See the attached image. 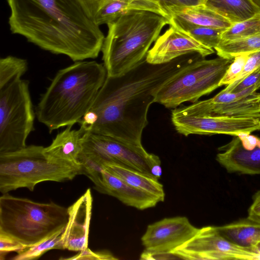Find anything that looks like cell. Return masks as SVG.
Listing matches in <instances>:
<instances>
[{
	"mask_svg": "<svg viewBox=\"0 0 260 260\" xmlns=\"http://www.w3.org/2000/svg\"><path fill=\"white\" fill-rule=\"evenodd\" d=\"M10 28L40 48L74 62L96 58L105 36L98 0H7Z\"/></svg>",
	"mask_w": 260,
	"mask_h": 260,
	"instance_id": "cell-1",
	"label": "cell"
},
{
	"mask_svg": "<svg viewBox=\"0 0 260 260\" xmlns=\"http://www.w3.org/2000/svg\"><path fill=\"white\" fill-rule=\"evenodd\" d=\"M200 57L197 53L189 54L157 65L149 63L145 58L123 75L107 76L89 110L94 114L95 122L86 132L142 145L148 110L154 103L157 91L171 77Z\"/></svg>",
	"mask_w": 260,
	"mask_h": 260,
	"instance_id": "cell-2",
	"label": "cell"
},
{
	"mask_svg": "<svg viewBox=\"0 0 260 260\" xmlns=\"http://www.w3.org/2000/svg\"><path fill=\"white\" fill-rule=\"evenodd\" d=\"M107 76L103 63L79 61L59 70L36 108L38 121L49 132L80 123L91 108Z\"/></svg>",
	"mask_w": 260,
	"mask_h": 260,
	"instance_id": "cell-3",
	"label": "cell"
},
{
	"mask_svg": "<svg viewBox=\"0 0 260 260\" xmlns=\"http://www.w3.org/2000/svg\"><path fill=\"white\" fill-rule=\"evenodd\" d=\"M168 18L149 10H132L107 25L101 52L107 76L123 75L141 63Z\"/></svg>",
	"mask_w": 260,
	"mask_h": 260,
	"instance_id": "cell-4",
	"label": "cell"
},
{
	"mask_svg": "<svg viewBox=\"0 0 260 260\" xmlns=\"http://www.w3.org/2000/svg\"><path fill=\"white\" fill-rule=\"evenodd\" d=\"M68 219V208L54 202L39 203L8 193L0 197V232L25 246L64 228Z\"/></svg>",
	"mask_w": 260,
	"mask_h": 260,
	"instance_id": "cell-5",
	"label": "cell"
},
{
	"mask_svg": "<svg viewBox=\"0 0 260 260\" xmlns=\"http://www.w3.org/2000/svg\"><path fill=\"white\" fill-rule=\"evenodd\" d=\"M83 174L82 164L49 158L44 147L30 145L19 150L0 154V192L7 193L20 188L32 191L44 181L63 182Z\"/></svg>",
	"mask_w": 260,
	"mask_h": 260,
	"instance_id": "cell-6",
	"label": "cell"
},
{
	"mask_svg": "<svg viewBox=\"0 0 260 260\" xmlns=\"http://www.w3.org/2000/svg\"><path fill=\"white\" fill-rule=\"evenodd\" d=\"M201 57L183 68L157 91L154 103L176 108L185 102L194 103L217 89L233 59Z\"/></svg>",
	"mask_w": 260,
	"mask_h": 260,
	"instance_id": "cell-7",
	"label": "cell"
},
{
	"mask_svg": "<svg viewBox=\"0 0 260 260\" xmlns=\"http://www.w3.org/2000/svg\"><path fill=\"white\" fill-rule=\"evenodd\" d=\"M35 118L28 80L21 78L0 89V154L27 146Z\"/></svg>",
	"mask_w": 260,
	"mask_h": 260,
	"instance_id": "cell-8",
	"label": "cell"
},
{
	"mask_svg": "<svg viewBox=\"0 0 260 260\" xmlns=\"http://www.w3.org/2000/svg\"><path fill=\"white\" fill-rule=\"evenodd\" d=\"M78 160L82 165L101 166L107 163L116 164L153 178L151 167L161 164L159 157L148 152L142 145L128 144L89 132H85L83 135L82 149Z\"/></svg>",
	"mask_w": 260,
	"mask_h": 260,
	"instance_id": "cell-9",
	"label": "cell"
},
{
	"mask_svg": "<svg viewBox=\"0 0 260 260\" xmlns=\"http://www.w3.org/2000/svg\"><path fill=\"white\" fill-rule=\"evenodd\" d=\"M171 253L184 259L260 260L257 253L224 238L215 226L200 228L191 239Z\"/></svg>",
	"mask_w": 260,
	"mask_h": 260,
	"instance_id": "cell-10",
	"label": "cell"
},
{
	"mask_svg": "<svg viewBox=\"0 0 260 260\" xmlns=\"http://www.w3.org/2000/svg\"><path fill=\"white\" fill-rule=\"evenodd\" d=\"M260 87L254 85L237 92L222 90L212 98L175 108L193 116H252L260 118Z\"/></svg>",
	"mask_w": 260,
	"mask_h": 260,
	"instance_id": "cell-11",
	"label": "cell"
},
{
	"mask_svg": "<svg viewBox=\"0 0 260 260\" xmlns=\"http://www.w3.org/2000/svg\"><path fill=\"white\" fill-rule=\"evenodd\" d=\"M171 121L176 131L189 135L226 134L232 136L260 131V118L252 116H193L172 110Z\"/></svg>",
	"mask_w": 260,
	"mask_h": 260,
	"instance_id": "cell-12",
	"label": "cell"
},
{
	"mask_svg": "<svg viewBox=\"0 0 260 260\" xmlns=\"http://www.w3.org/2000/svg\"><path fill=\"white\" fill-rule=\"evenodd\" d=\"M199 229L185 216L165 218L148 225L141 241L149 252L171 253L191 239Z\"/></svg>",
	"mask_w": 260,
	"mask_h": 260,
	"instance_id": "cell-13",
	"label": "cell"
},
{
	"mask_svg": "<svg viewBox=\"0 0 260 260\" xmlns=\"http://www.w3.org/2000/svg\"><path fill=\"white\" fill-rule=\"evenodd\" d=\"M82 171L83 175L93 183L95 190L112 196L127 206L144 210L160 202L156 197L128 184L102 166L84 165Z\"/></svg>",
	"mask_w": 260,
	"mask_h": 260,
	"instance_id": "cell-14",
	"label": "cell"
},
{
	"mask_svg": "<svg viewBox=\"0 0 260 260\" xmlns=\"http://www.w3.org/2000/svg\"><path fill=\"white\" fill-rule=\"evenodd\" d=\"M216 160L228 172L260 174V138L250 134L234 136L218 148Z\"/></svg>",
	"mask_w": 260,
	"mask_h": 260,
	"instance_id": "cell-15",
	"label": "cell"
},
{
	"mask_svg": "<svg viewBox=\"0 0 260 260\" xmlns=\"http://www.w3.org/2000/svg\"><path fill=\"white\" fill-rule=\"evenodd\" d=\"M214 53L184 31L172 25L159 36L147 52L146 60L152 64L169 63L181 56L197 53L202 57Z\"/></svg>",
	"mask_w": 260,
	"mask_h": 260,
	"instance_id": "cell-16",
	"label": "cell"
},
{
	"mask_svg": "<svg viewBox=\"0 0 260 260\" xmlns=\"http://www.w3.org/2000/svg\"><path fill=\"white\" fill-rule=\"evenodd\" d=\"M92 202L88 188L68 208V221L62 236L64 249L79 252L88 247Z\"/></svg>",
	"mask_w": 260,
	"mask_h": 260,
	"instance_id": "cell-17",
	"label": "cell"
},
{
	"mask_svg": "<svg viewBox=\"0 0 260 260\" xmlns=\"http://www.w3.org/2000/svg\"><path fill=\"white\" fill-rule=\"evenodd\" d=\"M170 25L183 31L196 26L227 29L232 23L204 5L192 7L171 6L162 8Z\"/></svg>",
	"mask_w": 260,
	"mask_h": 260,
	"instance_id": "cell-18",
	"label": "cell"
},
{
	"mask_svg": "<svg viewBox=\"0 0 260 260\" xmlns=\"http://www.w3.org/2000/svg\"><path fill=\"white\" fill-rule=\"evenodd\" d=\"M67 126L59 133L51 143L44 147L45 154L51 159L73 164H81L78 160L82 149L83 135L85 131Z\"/></svg>",
	"mask_w": 260,
	"mask_h": 260,
	"instance_id": "cell-19",
	"label": "cell"
},
{
	"mask_svg": "<svg viewBox=\"0 0 260 260\" xmlns=\"http://www.w3.org/2000/svg\"><path fill=\"white\" fill-rule=\"evenodd\" d=\"M216 228L231 243L250 250L260 240V223L248 217Z\"/></svg>",
	"mask_w": 260,
	"mask_h": 260,
	"instance_id": "cell-20",
	"label": "cell"
},
{
	"mask_svg": "<svg viewBox=\"0 0 260 260\" xmlns=\"http://www.w3.org/2000/svg\"><path fill=\"white\" fill-rule=\"evenodd\" d=\"M101 166L128 184L156 197L160 202L164 201L163 185L157 179L116 164L107 163Z\"/></svg>",
	"mask_w": 260,
	"mask_h": 260,
	"instance_id": "cell-21",
	"label": "cell"
},
{
	"mask_svg": "<svg viewBox=\"0 0 260 260\" xmlns=\"http://www.w3.org/2000/svg\"><path fill=\"white\" fill-rule=\"evenodd\" d=\"M132 10H149L165 16L164 12L157 4L148 0H110L98 10L96 22L99 26L108 25Z\"/></svg>",
	"mask_w": 260,
	"mask_h": 260,
	"instance_id": "cell-22",
	"label": "cell"
},
{
	"mask_svg": "<svg viewBox=\"0 0 260 260\" xmlns=\"http://www.w3.org/2000/svg\"><path fill=\"white\" fill-rule=\"evenodd\" d=\"M204 6L232 24L248 19L260 13L253 0H207Z\"/></svg>",
	"mask_w": 260,
	"mask_h": 260,
	"instance_id": "cell-23",
	"label": "cell"
},
{
	"mask_svg": "<svg viewBox=\"0 0 260 260\" xmlns=\"http://www.w3.org/2000/svg\"><path fill=\"white\" fill-rule=\"evenodd\" d=\"M214 50L219 57L229 59L260 51V34L238 39L221 41Z\"/></svg>",
	"mask_w": 260,
	"mask_h": 260,
	"instance_id": "cell-24",
	"label": "cell"
},
{
	"mask_svg": "<svg viewBox=\"0 0 260 260\" xmlns=\"http://www.w3.org/2000/svg\"><path fill=\"white\" fill-rule=\"evenodd\" d=\"M62 229L43 240L30 246H26L17 252L13 260H32L37 259L51 249H64L62 236L64 231Z\"/></svg>",
	"mask_w": 260,
	"mask_h": 260,
	"instance_id": "cell-25",
	"label": "cell"
},
{
	"mask_svg": "<svg viewBox=\"0 0 260 260\" xmlns=\"http://www.w3.org/2000/svg\"><path fill=\"white\" fill-rule=\"evenodd\" d=\"M28 70V62L25 59L7 56L0 59V89L12 82L21 79Z\"/></svg>",
	"mask_w": 260,
	"mask_h": 260,
	"instance_id": "cell-26",
	"label": "cell"
},
{
	"mask_svg": "<svg viewBox=\"0 0 260 260\" xmlns=\"http://www.w3.org/2000/svg\"><path fill=\"white\" fill-rule=\"evenodd\" d=\"M260 34V13L243 21L232 24L224 30L221 41L232 40Z\"/></svg>",
	"mask_w": 260,
	"mask_h": 260,
	"instance_id": "cell-27",
	"label": "cell"
},
{
	"mask_svg": "<svg viewBox=\"0 0 260 260\" xmlns=\"http://www.w3.org/2000/svg\"><path fill=\"white\" fill-rule=\"evenodd\" d=\"M225 29L206 26H196L185 32L204 46L214 49L221 41Z\"/></svg>",
	"mask_w": 260,
	"mask_h": 260,
	"instance_id": "cell-28",
	"label": "cell"
},
{
	"mask_svg": "<svg viewBox=\"0 0 260 260\" xmlns=\"http://www.w3.org/2000/svg\"><path fill=\"white\" fill-rule=\"evenodd\" d=\"M259 67H260V51L248 54L247 60L241 73L223 90L225 92H231L241 81Z\"/></svg>",
	"mask_w": 260,
	"mask_h": 260,
	"instance_id": "cell-29",
	"label": "cell"
},
{
	"mask_svg": "<svg viewBox=\"0 0 260 260\" xmlns=\"http://www.w3.org/2000/svg\"><path fill=\"white\" fill-rule=\"evenodd\" d=\"M248 54H244L234 58L219 83L220 86L228 85L235 80L242 72Z\"/></svg>",
	"mask_w": 260,
	"mask_h": 260,
	"instance_id": "cell-30",
	"label": "cell"
},
{
	"mask_svg": "<svg viewBox=\"0 0 260 260\" xmlns=\"http://www.w3.org/2000/svg\"><path fill=\"white\" fill-rule=\"evenodd\" d=\"M63 260H115L117 258L107 250H102L98 251H93L89 248H86L71 257H61Z\"/></svg>",
	"mask_w": 260,
	"mask_h": 260,
	"instance_id": "cell-31",
	"label": "cell"
},
{
	"mask_svg": "<svg viewBox=\"0 0 260 260\" xmlns=\"http://www.w3.org/2000/svg\"><path fill=\"white\" fill-rule=\"evenodd\" d=\"M26 246L13 237L0 232V259H5L7 254L18 252Z\"/></svg>",
	"mask_w": 260,
	"mask_h": 260,
	"instance_id": "cell-32",
	"label": "cell"
},
{
	"mask_svg": "<svg viewBox=\"0 0 260 260\" xmlns=\"http://www.w3.org/2000/svg\"><path fill=\"white\" fill-rule=\"evenodd\" d=\"M157 4L162 9L165 7H192L204 5L207 0H148ZM164 12V11H163Z\"/></svg>",
	"mask_w": 260,
	"mask_h": 260,
	"instance_id": "cell-33",
	"label": "cell"
},
{
	"mask_svg": "<svg viewBox=\"0 0 260 260\" xmlns=\"http://www.w3.org/2000/svg\"><path fill=\"white\" fill-rule=\"evenodd\" d=\"M254 85L260 87V67L241 81L231 92H237Z\"/></svg>",
	"mask_w": 260,
	"mask_h": 260,
	"instance_id": "cell-34",
	"label": "cell"
},
{
	"mask_svg": "<svg viewBox=\"0 0 260 260\" xmlns=\"http://www.w3.org/2000/svg\"><path fill=\"white\" fill-rule=\"evenodd\" d=\"M248 217L260 223V190L253 197V201L248 210Z\"/></svg>",
	"mask_w": 260,
	"mask_h": 260,
	"instance_id": "cell-35",
	"label": "cell"
},
{
	"mask_svg": "<svg viewBox=\"0 0 260 260\" xmlns=\"http://www.w3.org/2000/svg\"><path fill=\"white\" fill-rule=\"evenodd\" d=\"M151 174L153 177L158 180L162 174V169L160 164L153 166L151 168Z\"/></svg>",
	"mask_w": 260,
	"mask_h": 260,
	"instance_id": "cell-36",
	"label": "cell"
},
{
	"mask_svg": "<svg viewBox=\"0 0 260 260\" xmlns=\"http://www.w3.org/2000/svg\"><path fill=\"white\" fill-rule=\"evenodd\" d=\"M251 250L260 256V240L253 246Z\"/></svg>",
	"mask_w": 260,
	"mask_h": 260,
	"instance_id": "cell-37",
	"label": "cell"
},
{
	"mask_svg": "<svg viewBox=\"0 0 260 260\" xmlns=\"http://www.w3.org/2000/svg\"><path fill=\"white\" fill-rule=\"evenodd\" d=\"M260 9V0H253Z\"/></svg>",
	"mask_w": 260,
	"mask_h": 260,
	"instance_id": "cell-38",
	"label": "cell"
}]
</instances>
